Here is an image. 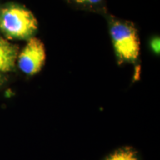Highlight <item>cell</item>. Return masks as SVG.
I'll return each mask as SVG.
<instances>
[{
  "label": "cell",
  "mask_w": 160,
  "mask_h": 160,
  "mask_svg": "<svg viewBox=\"0 0 160 160\" xmlns=\"http://www.w3.org/2000/svg\"><path fill=\"white\" fill-rule=\"evenodd\" d=\"M37 28L33 13L22 6L13 4L0 11V31L9 39H29Z\"/></svg>",
  "instance_id": "6da1fadb"
},
{
  "label": "cell",
  "mask_w": 160,
  "mask_h": 160,
  "mask_svg": "<svg viewBox=\"0 0 160 160\" xmlns=\"http://www.w3.org/2000/svg\"><path fill=\"white\" fill-rule=\"evenodd\" d=\"M110 33L118 59L121 62H135L139 55L140 40L134 25L116 20L111 23Z\"/></svg>",
  "instance_id": "7a4b0ae2"
},
{
  "label": "cell",
  "mask_w": 160,
  "mask_h": 160,
  "mask_svg": "<svg viewBox=\"0 0 160 160\" xmlns=\"http://www.w3.org/2000/svg\"><path fill=\"white\" fill-rule=\"evenodd\" d=\"M18 66L24 73L34 75L41 71L46 59L45 48L37 37L28 39L25 48L18 55Z\"/></svg>",
  "instance_id": "3957f363"
},
{
  "label": "cell",
  "mask_w": 160,
  "mask_h": 160,
  "mask_svg": "<svg viewBox=\"0 0 160 160\" xmlns=\"http://www.w3.org/2000/svg\"><path fill=\"white\" fill-rule=\"evenodd\" d=\"M19 48L0 36V72L13 71L15 67Z\"/></svg>",
  "instance_id": "277c9868"
},
{
  "label": "cell",
  "mask_w": 160,
  "mask_h": 160,
  "mask_svg": "<svg viewBox=\"0 0 160 160\" xmlns=\"http://www.w3.org/2000/svg\"><path fill=\"white\" fill-rule=\"evenodd\" d=\"M106 160H138V158L131 150L123 149L111 154Z\"/></svg>",
  "instance_id": "5b68a950"
},
{
  "label": "cell",
  "mask_w": 160,
  "mask_h": 160,
  "mask_svg": "<svg viewBox=\"0 0 160 160\" xmlns=\"http://www.w3.org/2000/svg\"><path fill=\"white\" fill-rule=\"evenodd\" d=\"M71 2L78 4V5H97L103 1V0H68Z\"/></svg>",
  "instance_id": "8992f818"
},
{
  "label": "cell",
  "mask_w": 160,
  "mask_h": 160,
  "mask_svg": "<svg viewBox=\"0 0 160 160\" xmlns=\"http://www.w3.org/2000/svg\"><path fill=\"white\" fill-rule=\"evenodd\" d=\"M151 47L153 52H155L157 54V53L159 54V37H155L154 39L151 40Z\"/></svg>",
  "instance_id": "52a82bcc"
},
{
  "label": "cell",
  "mask_w": 160,
  "mask_h": 160,
  "mask_svg": "<svg viewBox=\"0 0 160 160\" xmlns=\"http://www.w3.org/2000/svg\"><path fill=\"white\" fill-rule=\"evenodd\" d=\"M2 77L1 73H0V85H2Z\"/></svg>",
  "instance_id": "ba28073f"
}]
</instances>
